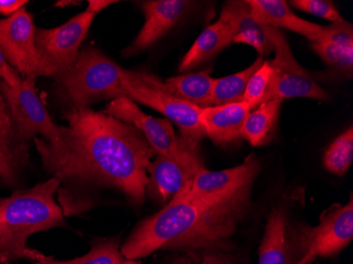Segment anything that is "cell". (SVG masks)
Wrapping results in <instances>:
<instances>
[{"instance_id": "cell-1", "label": "cell", "mask_w": 353, "mask_h": 264, "mask_svg": "<svg viewBox=\"0 0 353 264\" xmlns=\"http://www.w3.org/2000/svg\"><path fill=\"white\" fill-rule=\"evenodd\" d=\"M57 146L33 140L43 170L65 185L116 188L130 202L146 199L148 168L154 154L142 132L132 125L93 109L63 113Z\"/></svg>"}, {"instance_id": "cell-2", "label": "cell", "mask_w": 353, "mask_h": 264, "mask_svg": "<svg viewBox=\"0 0 353 264\" xmlns=\"http://www.w3.org/2000/svg\"><path fill=\"white\" fill-rule=\"evenodd\" d=\"M252 184L212 204L188 199L183 190L160 212L137 226L121 247L125 258L140 260L160 250L216 253L229 250L250 207Z\"/></svg>"}, {"instance_id": "cell-3", "label": "cell", "mask_w": 353, "mask_h": 264, "mask_svg": "<svg viewBox=\"0 0 353 264\" xmlns=\"http://www.w3.org/2000/svg\"><path fill=\"white\" fill-rule=\"evenodd\" d=\"M59 188L61 182L51 176L0 198V264L28 260L30 236L63 225V210L54 199Z\"/></svg>"}, {"instance_id": "cell-4", "label": "cell", "mask_w": 353, "mask_h": 264, "mask_svg": "<svg viewBox=\"0 0 353 264\" xmlns=\"http://www.w3.org/2000/svg\"><path fill=\"white\" fill-rule=\"evenodd\" d=\"M128 73L130 70L89 45L81 49L68 70L53 77L55 93L67 110L89 108L98 101L125 97L123 79Z\"/></svg>"}, {"instance_id": "cell-5", "label": "cell", "mask_w": 353, "mask_h": 264, "mask_svg": "<svg viewBox=\"0 0 353 264\" xmlns=\"http://www.w3.org/2000/svg\"><path fill=\"white\" fill-rule=\"evenodd\" d=\"M123 87L125 97L161 112L179 127L181 138L194 144L206 138L200 120L201 108L168 94L162 89L161 79L150 73L130 70L123 79Z\"/></svg>"}, {"instance_id": "cell-6", "label": "cell", "mask_w": 353, "mask_h": 264, "mask_svg": "<svg viewBox=\"0 0 353 264\" xmlns=\"http://www.w3.org/2000/svg\"><path fill=\"white\" fill-rule=\"evenodd\" d=\"M35 83V79H23L21 84L13 88L1 81L0 88L19 136L29 143L39 136L57 146L61 141V126L53 122L37 94Z\"/></svg>"}, {"instance_id": "cell-7", "label": "cell", "mask_w": 353, "mask_h": 264, "mask_svg": "<svg viewBox=\"0 0 353 264\" xmlns=\"http://www.w3.org/2000/svg\"><path fill=\"white\" fill-rule=\"evenodd\" d=\"M34 21L26 7L0 21V49L7 63L23 79L52 77L35 45Z\"/></svg>"}, {"instance_id": "cell-8", "label": "cell", "mask_w": 353, "mask_h": 264, "mask_svg": "<svg viewBox=\"0 0 353 264\" xmlns=\"http://www.w3.org/2000/svg\"><path fill=\"white\" fill-rule=\"evenodd\" d=\"M273 41L275 57L269 61L272 67V77L263 103L297 97L327 100L328 93L317 84L313 74L297 63L279 29L273 32Z\"/></svg>"}, {"instance_id": "cell-9", "label": "cell", "mask_w": 353, "mask_h": 264, "mask_svg": "<svg viewBox=\"0 0 353 264\" xmlns=\"http://www.w3.org/2000/svg\"><path fill=\"white\" fill-rule=\"evenodd\" d=\"M204 165L198 145H188L174 154H156L148 168L146 196L159 204H168L192 184Z\"/></svg>"}, {"instance_id": "cell-10", "label": "cell", "mask_w": 353, "mask_h": 264, "mask_svg": "<svg viewBox=\"0 0 353 264\" xmlns=\"http://www.w3.org/2000/svg\"><path fill=\"white\" fill-rule=\"evenodd\" d=\"M353 199L335 206L323 214L316 226L301 225L295 230V240L303 255L332 257L352 241Z\"/></svg>"}, {"instance_id": "cell-11", "label": "cell", "mask_w": 353, "mask_h": 264, "mask_svg": "<svg viewBox=\"0 0 353 264\" xmlns=\"http://www.w3.org/2000/svg\"><path fill=\"white\" fill-rule=\"evenodd\" d=\"M95 14L85 11L53 29L37 28L35 45L52 79L68 70L77 61L81 45L95 19Z\"/></svg>"}, {"instance_id": "cell-12", "label": "cell", "mask_w": 353, "mask_h": 264, "mask_svg": "<svg viewBox=\"0 0 353 264\" xmlns=\"http://www.w3.org/2000/svg\"><path fill=\"white\" fill-rule=\"evenodd\" d=\"M105 112L136 127L145 136L156 154L168 156L181 152L188 145H198L176 136L174 127L168 119H157L146 114L128 97H118L110 101Z\"/></svg>"}, {"instance_id": "cell-13", "label": "cell", "mask_w": 353, "mask_h": 264, "mask_svg": "<svg viewBox=\"0 0 353 264\" xmlns=\"http://www.w3.org/2000/svg\"><path fill=\"white\" fill-rule=\"evenodd\" d=\"M261 166L253 156L243 164L230 170L211 172L200 170L192 184L183 190L188 199L199 204H212L248 184L254 183Z\"/></svg>"}, {"instance_id": "cell-14", "label": "cell", "mask_w": 353, "mask_h": 264, "mask_svg": "<svg viewBox=\"0 0 353 264\" xmlns=\"http://www.w3.org/2000/svg\"><path fill=\"white\" fill-rule=\"evenodd\" d=\"M188 0H152L140 3L145 23L136 39L122 51L123 57H132L152 47L185 17L194 6Z\"/></svg>"}, {"instance_id": "cell-15", "label": "cell", "mask_w": 353, "mask_h": 264, "mask_svg": "<svg viewBox=\"0 0 353 264\" xmlns=\"http://www.w3.org/2000/svg\"><path fill=\"white\" fill-rule=\"evenodd\" d=\"M29 160L30 143L16 131L0 88V182L19 190Z\"/></svg>"}, {"instance_id": "cell-16", "label": "cell", "mask_w": 353, "mask_h": 264, "mask_svg": "<svg viewBox=\"0 0 353 264\" xmlns=\"http://www.w3.org/2000/svg\"><path fill=\"white\" fill-rule=\"evenodd\" d=\"M220 19H224L231 27L233 32L232 43L251 45L261 59L274 52L273 32L275 28L268 27L256 21L247 1H227L222 8Z\"/></svg>"}, {"instance_id": "cell-17", "label": "cell", "mask_w": 353, "mask_h": 264, "mask_svg": "<svg viewBox=\"0 0 353 264\" xmlns=\"http://www.w3.org/2000/svg\"><path fill=\"white\" fill-rule=\"evenodd\" d=\"M252 110L253 108L245 102L201 109L200 120L206 138L221 147L231 146L243 140L241 130Z\"/></svg>"}, {"instance_id": "cell-18", "label": "cell", "mask_w": 353, "mask_h": 264, "mask_svg": "<svg viewBox=\"0 0 353 264\" xmlns=\"http://www.w3.org/2000/svg\"><path fill=\"white\" fill-rule=\"evenodd\" d=\"M252 15L259 23L275 29L290 30L311 43L326 34V27L305 21L297 16L283 0H247Z\"/></svg>"}, {"instance_id": "cell-19", "label": "cell", "mask_w": 353, "mask_h": 264, "mask_svg": "<svg viewBox=\"0 0 353 264\" xmlns=\"http://www.w3.org/2000/svg\"><path fill=\"white\" fill-rule=\"evenodd\" d=\"M233 41V32L229 23L220 19L213 25L208 26L192 43L179 65L181 73L197 68L202 63L210 61L212 57L231 45Z\"/></svg>"}, {"instance_id": "cell-20", "label": "cell", "mask_w": 353, "mask_h": 264, "mask_svg": "<svg viewBox=\"0 0 353 264\" xmlns=\"http://www.w3.org/2000/svg\"><path fill=\"white\" fill-rule=\"evenodd\" d=\"M259 264H291L287 214L279 206L273 208L268 216L265 235L259 247Z\"/></svg>"}, {"instance_id": "cell-21", "label": "cell", "mask_w": 353, "mask_h": 264, "mask_svg": "<svg viewBox=\"0 0 353 264\" xmlns=\"http://www.w3.org/2000/svg\"><path fill=\"white\" fill-rule=\"evenodd\" d=\"M28 260L34 264H142L140 260H130L121 252L118 238H102L93 240L86 255L72 260H57L37 250L30 249Z\"/></svg>"}, {"instance_id": "cell-22", "label": "cell", "mask_w": 353, "mask_h": 264, "mask_svg": "<svg viewBox=\"0 0 353 264\" xmlns=\"http://www.w3.org/2000/svg\"><path fill=\"white\" fill-rule=\"evenodd\" d=\"M214 81L215 79L208 71L188 73L166 79L162 81V89L172 97L203 109L212 107Z\"/></svg>"}, {"instance_id": "cell-23", "label": "cell", "mask_w": 353, "mask_h": 264, "mask_svg": "<svg viewBox=\"0 0 353 264\" xmlns=\"http://www.w3.org/2000/svg\"><path fill=\"white\" fill-rule=\"evenodd\" d=\"M281 103L283 101L272 100L253 109L243 125L241 139L247 140L252 146L269 144L279 124Z\"/></svg>"}, {"instance_id": "cell-24", "label": "cell", "mask_w": 353, "mask_h": 264, "mask_svg": "<svg viewBox=\"0 0 353 264\" xmlns=\"http://www.w3.org/2000/svg\"><path fill=\"white\" fill-rule=\"evenodd\" d=\"M263 59L257 57L255 61L245 70L229 75V77L215 79L214 81L213 94H212V106L232 104L243 102L245 87L248 81L255 71L261 68Z\"/></svg>"}, {"instance_id": "cell-25", "label": "cell", "mask_w": 353, "mask_h": 264, "mask_svg": "<svg viewBox=\"0 0 353 264\" xmlns=\"http://www.w3.org/2000/svg\"><path fill=\"white\" fill-rule=\"evenodd\" d=\"M353 161V127L350 126L335 139L325 152L324 165L326 170L336 176L348 172Z\"/></svg>"}, {"instance_id": "cell-26", "label": "cell", "mask_w": 353, "mask_h": 264, "mask_svg": "<svg viewBox=\"0 0 353 264\" xmlns=\"http://www.w3.org/2000/svg\"><path fill=\"white\" fill-rule=\"evenodd\" d=\"M313 50L321 59L345 77L352 75L353 47L332 43L325 39L313 41Z\"/></svg>"}, {"instance_id": "cell-27", "label": "cell", "mask_w": 353, "mask_h": 264, "mask_svg": "<svg viewBox=\"0 0 353 264\" xmlns=\"http://www.w3.org/2000/svg\"><path fill=\"white\" fill-rule=\"evenodd\" d=\"M272 77V67L269 61H263L259 70L252 74L245 87L243 102L249 104L252 108L255 109L263 104L269 88L270 81Z\"/></svg>"}, {"instance_id": "cell-28", "label": "cell", "mask_w": 353, "mask_h": 264, "mask_svg": "<svg viewBox=\"0 0 353 264\" xmlns=\"http://www.w3.org/2000/svg\"><path fill=\"white\" fill-rule=\"evenodd\" d=\"M291 6L299 11L306 12L321 19L330 21L332 23H342L343 19L334 3L326 0H292Z\"/></svg>"}, {"instance_id": "cell-29", "label": "cell", "mask_w": 353, "mask_h": 264, "mask_svg": "<svg viewBox=\"0 0 353 264\" xmlns=\"http://www.w3.org/2000/svg\"><path fill=\"white\" fill-rule=\"evenodd\" d=\"M0 79L13 88L19 86L23 81V77L19 75V72H16L6 61L1 49H0Z\"/></svg>"}, {"instance_id": "cell-30", "label": "cell", "mask_w": 353, "mask_h": 264, "mask_svg": "<svg viewBox=\"0 0 353 264\" xmlns=\"http://www.w3.org/2000/svg\"><path fill=\"white\" fill-rule=\"evenodd\" d=\"M27 3H29V1L25 0H0V14L10 17L16 12H19L21 8L26 7Z\"/></svg>"}, {"instance_id": "cell-31", "label": "cell", "mask_w": 353, "mask_h": 264, "mask_svg": "<svg viewBox=\"0 0 353 264\" xmlns=\"http://www.w3.org/2000/svg\"><path fill=\"white\" fill-rule=\"evenodd\" d=\"M118 1H114V0H89L88 7L85 11L89 12V13L97 14L102 12L103 10L108 8L109 6L114 5Z\"/></svg>"}, {"instance_id": "cell-32", "label": "cell", "mask_w": 353, "mask_h": 264, "mask_svg": "<svg viewBox=\"0 0 353 264\" xmlns=\"http://www.w3.org/2000/svg\"><path fill=\"white\" fill-rule=\"evenodd\" d=\"M202 261L205 264H232L227 258L220 253H208Z\"/></svg>"}, {"instance_id": "cell-33", "label": "cell", "mask_w": 353, "mask_h": 264, "mask_svg": "<svg viewBox=\"0 0 353 264\" xmlns=\"http://www.w3.org/2000/svg\"><path fill=\"white\" fill-rule=\"evenodd\" d=\"M316 258L311 255H303L295 264H313Z\"/></svg>"}, {"instance_id": "cell-34", "label": "cell", "mask_w": 353, "mask_h": 264, "mask_svg": "<svg viewBox=\"0 0 353 264\" xmlns=\"http://www.w3.org/2000/svg\"><path fill=\"white\" fill-rule=\"evenodd\" d=\"M79 5V1H66V0H61V1H57L55 7H68V6H75Z\"/></svg>"}, {"instance_id": "cell-35", "label": "cell", "mask_w": 353, "mask_h": 264, "mask_svg": "<svg viewBox=\"0 0 353 264\" xmlns=\"http://www.w3.org/2000/svg\"><path fill=\"white\" fill-rule=\"evenodd\" d=\"M172 264H192L188 259L185 258H182V259L176 260V261L172 262Z\"/></svg>"}, {"instance_id": "cell-36", "label": "cell", "mask_w": 353, "mask_h": 264, "mask_svg": "<svg viewBox=\"0 0 353 264\" xmlns=\"http://www.w3.org/2000/svg\"><path fill=\"white\" fill-rule=\"evenodd\" d=\"M200 264H205V263H204V262H203V261H202V262H201V263H200Z\"/></svg>"}]
</instances>
